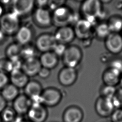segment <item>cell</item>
Returning a JSON list of instances; mask_svg holds the SVG:
<instances>
[{"label":"cell","instance_id":"12","mask_svg":"<svg viewBox=\"0 0 122 122\" xmlns=\"http://www.w3.org/2000/svg\"><path fill=\"white\" fill-rule=\"evenodd\" d=\"M13 11L19 17L25 16L32 10L35 1L33 0H16L12 1Z\"/></svg>","mask_w":122,"mask_h":122},{"label":"cell","instance_id":"18","mask_svg":"<svg viewBox=\"0 0 122 122\" xmlns=\"http://www.w3.org/2000/svg\"><path fill=\"white\" fill-rule=\"evenodd\" d=\"M83 118V112L76 106L68 107L64 112L62 116L64 122H81Z\"/></svg>","mask_w":122,"mask_h":122},{"label":"cell","instance_id":"39","mask_svg":"<svg viewBox=\"0 0 122 122\" xmlns=\"http://www.w3.org/2000/svg\"><path fill=\"white\" fill-rule=\"evenodd\" d=\"M49 1L48 0H37L35 1V3H36L38 8H45L46 6H48Z\"/></svg>","mask_w":122,"mask_h":122},{"label":"cell","instance_id":"14","mask_svg":"<svg viewBox=\"0 0 122 122\" xmlns=\"http://www.w3.org/2000/svg\"><path fill=\"white\" fill-rule=\"evenodd\" d=\"M92 24L87 20L80 19L75 24L73 29L75 35L83 40L89 38L91 33Z\"/></svg>","mask_w":122,"mask_h":122},{"label":"cell","instance_id":"35","mask_svg":"<svg viewBox=\"0 0 122 122\" xmlns=\"http://www.w3.org/2000/svg\"><path fill=\"white\" fill-rule=\"evenodd\" d=\"M9 78L4 73L0 72V90H2L8 84Z\"/></svg>","mask_w":122,"mask_h":122},{"label":"cell","instance_id":"3","mask_svg":"<svg viewBox=\"0 0 122 122\" xmlns=\"http://www.w3.org/2000/svg\"><path fill=\"white\" fill-rule=\"evenodd\" d=\"M73 14L68 8L61 6L54 10L52 16V22L59 27L69 26L73 23Z\"/></svg>","mask_w":122,"mask_h":122},{"label":"cell","instance_id":"6","mask_svg":"<svg viewBox=\"0 0 122 122\" xmlns=\"http://www.w3.org/2000/svg\"><path fill=\"white\" fill-rule=\"evenodd\" d=\"M61 94L57 89L49 88L43 91L40 97V102L45 106L53 107L61 101Z\"/></svg>","mask_w":122,"mask_h":122},{"label":"cell","instance_id":"42","mask_svg":"<svg viewBox=\"0 0 122 122\" xmlns=\"http://www.w3.org/2000/svg\"><path fill=\"white\" fill-rule=\"evenodd\" d=\"M20 122H31L29 121V120H22Z\"/></svg>","mask_w":122,"mask_h":122},{"label":"cell","instance_id":"40","mask_svg":"<svg viewBox=\"0 0 122 122\" xmlns=\"http://www.w3.org/2000/svg\"><path fill=\"white\" fill-rule=\"evenodd\" d=\"M5 36V35L4 34V33L0 29V42H1L4 40Z\"/></svg>","mask_w":122,"mask_h":122},{"label":"cell","instance_id":"10","mask_svg":"<svg viewBox=\"0 0 122 122\" xmlns=\"http://www.w3.org/2000/svg\"><path fill=\"white\" fill-rule=\"evenodd\" d=\"M31 104L32 102L26 95L21 94L13 101L12 108L18 115L22 116L27 114Z\"/></svg>","mask_w":122,"mask_h":122},{"label":"cell","instance_id":"28","mask_svg":"<svg viewBox=\"0 0 122 122\" xmlns=\"http://www.w3.org/2000/svg\"><path fill=\"white\" fill-rule=\"evenodd\" d=\"M95 33L97 36L100 38H106L111 33L107 23L99 24L95 29Z\"/></svg>","mask_w":122,"mask_h":122},{"label":"cell","instance_id":"34","mask_svg":"<svg viewBox=\"0 0 122 122\" xmlns=\"http://www.w3.org/2000/svg\"><path fill=\"white\" fill-rule=\"evenodd\" d=\"M63 1L62 0H51L49 1L48 6L53 11L58 8L63 6Z\"/></svg>","mask_w":122,"mask_h":122},{"label":"cell","instance_id":"7","mask_svg":"<svg viewBox=\"0 0 122 122\" xmlns=\"http://www.w3.org/2000/svg\"><path fill=\"white\" fill-rule=\"evenodd\" d=\"M29 120L31 122H44L48 116L45 106L40 102H34L27 112Z\"/></svg>","mask_w":122,"mask_h":122},{"label":"cell","instance_id":"29","mask_svg":"<svg viewBox=\"0 0 122 122\" xmlns=\"http://www.w3.org/2000/svg\"><path fill=\"white\" fill-rule=\"evenodd\" d=\"M112 99L115 109L122 108V88L117 90Z\"/></svg>","mask_w":122,"mask_h":122},{"label":"cell","instance_id":"20","mask_svg":"<svg viewBox=\"0 0 122 122\" xmlns=\"http://www.w3.org/2000/svg\"><path fill=\"white\" fill-rule=\"evenodd\" d=\"M121 73L118 70L112 67L105 71L102 75V80L105 85L115 86L120 82Z\"/></svg>","mask_w":122,"mask_h":122},{"label":"cell","instance_id":"23","mask_svg":"<svg viewBox=\"0 0 122 122\" xmlns=\"http://www.w3.org/2000/svg\"><path fill=\"white\" fill-rule=\"evenodd\" d=\"M19 90L13 84H8L1 91V95L6 102L13 101L19 96Z\"/></svg>","mask_w":122,"mask_h":122},{"label":"cell","instance_id":"22","mask_svg":"<svg viewBox=\"0 0 122 122\" xmlns=\"http://www.w3.org/2000/svg\"><path fill=\"white\" fill-rule=\"evenodd\" d=\"M10 73V80L11 84L18 89L24 88L29 81V77L21 70L13 71Z\"/></svg>","mask_w":122,"mask_h":122},{"label":"cell","instance_id":"43","mask_svg":"<svg viewBox=\"0 0 122 122\" xmlns=\"http://www.w3.org/2000/svg\"><path fill=\"white\" fill-rule=\"evenodd\" d=\"M120 82L121 83V84L122 86V77L121 78V79H120Z\"/></svg>","mask_w":122,"mask_h":122},{"label":"cell","instance_id":"26","mask_svg":"<svg viewBox=\"0 0 122 122\" xmlns=\"http://www.w3.org/2000/svg\"><path fill=\"white\" fill-rule=\"evenodd\" d=\"M111 33H118L122 30V19L119 17H112L107 23Z\"/></svg>","mask_w":122,"mask_h":122},{"label":"cell","instance_id":"38","mask_svg":"<svg viewBox=\"0 0 122 122\" xmlns=\"http://www.w3.org/2000/svg\"><path fill=\"white\" fill-rule=\"evenodd\" d=\"M7 107V102L2 97V96L0 95V113L5 109Z\"/></svg>","mask_w":122,"mask_h":122},{"label":"cell","instance_id":"13","mask_svg":"<svg viewBox=\"0 0 122 122\" xmlns=\"http://www.w3.org/2000/svg\"><path fill=\"white\" fill-rule=\"evenodd\" d=\"M75 36L73 29L69 26L59 27L54 35L57 43L65 45L71 42Z\"/></svg>","mask_w":122,"mask_h":122},{"label":"cell","instance_id":"41","mask_svg":"<svg viewBox=\"0 0 122 122\" xmlns=\"http://www.w3.org/2000/svg\"><path fill=\"white\" fill-rule=\"evenodd\" d=\"M3 9L2 6L0 4V17H1L3 15Z\"/></svg>","mask_w":122,"mask_h":122},{"label":"cell","instance_id":"36","mask_svg":"<svg viewBox=\"0 0 122 122\" xmlns=\"http://www.w3.org/2000/svg\"><path fill=\"white\" fill-rule=\"evenodd\" d=\"M38 75H39L41 78L45 79L48 77L50 75V70L42 67L40 69Z\"/></svg>","mask_w":122,"mask_h":122},{"label":"cell","instance_id":"27","mask_svg":"<svg viewBox=\"0 0 122 122\" xmlns=\"http://www.w3.org/2000/svg\"><path fill=\"white\" fill-rule=\"evenodd\" d=\"M35 54L36 51L34 48L30 45H28V44L22 46L20 54V58H23L24 61L36 57Z\"/></svg>","mask_w":122,"mask_h":122},{"label":"cell","instance_id":"19","mask_svg":"<svg viewBox=\"0 0 122 122\" xmlns=\"http://www.w3.org/2000/svg\"><path fill=\"white\" fill-rule=\"evenodd\" d=\"M15 35L17 43L21 46L28 45L33 37L31 29L26 26L20 27Z\"/></svg>","mask_w":122,"mask_h":122},{"label":"cell","instance_id":"5","mask_svg":"<svg viewBox=\"0 0 122 122\" xmlns=\"http://www.w3.org/2000/svg\"><path fill=\"white\" fill-rule=\"evenodd\" d=\"M115 109L112 99L101 96L95 103V110L98 115L102 117L111 116Z\"/></svg>","mask_w":122,"mask_h":122},{"label":"cell","instance_id":"8","mask_svg":"<svg viewBox=\"0 0 122 122\" xmlns=\"http://www.w3.org/2000/svg\"><path fill=\"white\" fill-rule=\"evenodd\" d=\"M57 42L54 35L44 33L40 35L36 41V48L43 52L51 51L53 50Z\"/></svg>","mask_w":122,"mask_h":122},{"label":"cell","instance_id":"33","mask_svg":"<svg viewBox=\"0 0 122 122\" xmlns=\"http://www.w3.org/2000/svg\"><path fill=\"white\" fill-rule=\"evenodd\" d=\"M66 48L67 47L66 46V45L57 42L52 50V51H53L58 57L62 56Z\"/></svg>","mask_w":122,"mask_h":122},{"label":"cell","instance_id":"11","mask_svg":"<svg viewBox=\"0 0 122 122\" xmlns=\"http://www.w3.org/2000/svg\"><path fill=\"white\" fill-rule=\"evenodd\" d=\"M106 49L113 54H118L122 51V35L119 33H111L105 39Z\"/></svg>","mask_w":122,"mask_h":122},{"label":"cell","instance_id":"1","mask_svg":"<svg viewBox=\"0 0 122 122\" xmlns=\"http://www.w3.org/2000/svg\"><path fill=\"white\" fill-rule=\"evenodd\" d=\"M20 28L19 17L13 12L3 15L0 19V29L6 35L15 34Z\"/></svg>","mask_w":122,"mask_h":122},{"label":"cell","instance_id":"25","mask_svg":"<svg viewBox=\"0 0 122 122\" xmlns=\"http://www.w3.org/2000/svg\"><path fill=\"white\" fill-rule=\"evenodd\" d=\"M17 114L12 108L6 107L0 113V118L3 122H13Z\"/></svg>","mask_w":122,"mask_h":122},{"label":"cell","instance_id":"15","mask_svg":"<svg viewBox=\"0 0 122 122\" xmlns=\"http://www.w3.org/2000/svg\"><path fill=\"white\" fill-rule=\"evenodd\" d=\"M77 76V71L75 68L65 67L59 72L58 80L62 85L69 86L75 82Z\"/></svg>","mask_w":122,"mask_h":122},{"label":"cell","instance_id":"44","mask_svg":"<svg viewBox=\"0 0 122 122\" xmlns=\"http://www.w3.org/2000/svg\"><path fill=\"white\" fill-rule=\"evenodd\" d=\"M1 122V118H0V122Z\"/></svg>","mask_w":122,"mask_h":122},{"label":"cell","instance_id":"30","mask_svg":"<svg viewBox=\"0 0 122 122\" xmlns=\"http://www.w3.org/2000/svg\"><path fill=\"white\" fill-rule=\"evenodd\" d=\"M117 89L115 86L105 85L102 89L101 92L102 96L112 98L116 93Z\"/></svg>","mask_w":122,"mask_h":122},{"label":"cell","instance_id":"2","mask_svg":"<svg viewBox=\"0 0 122 122\" xmlns=\"http://www.w3.org/2000/svg\"><path fill=\"white\" fill-rule=\"evenodd\" d=\"M102 2L98 0H87L83 2L81 6L82 14L85 19L93 24L95 19L102 14Z\"/></svg>","mask_w":122,"mask_h":122},{"label":"cell","instance_id":"9","mask_svg":"<svg viewBox=\"0 0 122 122\" xmlns=\"http://www.w3.org/2000/svg\"><path fill=\"white\" fill-rule=\"evenodd\" d=\"M24 92L25 95L31 100L32 103L40 102L42 90L39 82L35 81H29L24 87Z\"/></svg>","mask_w":122,"mask_h":122},{"label":"cell","instance_id":"17","mask_svg":"<svg viewBox=\"0 0 122 122\" xmlns=\"http://www.w3.org/2000/svg\"><path fill=\"white\" fill-rule=\"evenodd\" d=\"M42 67L39 59L36 57L25 60L22 62L21 71L28 77L37 75Z\"/></svg>","mask_w":122,"mask_h":122},{"label":"cell","instance_id":"24","mask_svg":"<svg viewBox=\"0 0 122 122\" xmlns=\"http://www.w3.org/2000/svg\"><path fill=\"white\" fill-rule=\"evenodd\" d=\"M22 46L17 43L10 45L6 50V55L9 60H12L20 58Z\"/></svg>","mask_w":122,"mask_h":122},{"label":"cell","instance_id":"31","mask_svg":"<svg viewBox=\"0 0 122 122\" xmlns=\"http://www.w3.org/2000/svg\"><path fill=\"white\" fill-rule=\"evenodd\" d=\"M0 72L6 74L11 72V66L10 60L1 59L0 60Z\"/></svg>","mask_w":122,"mask_h":122},{"label":"cell","instance_id":"21","mask_svg":"<svg viewBox=\"0 0 122 122\" xmlns=\"http://www.w3.org/2000/svg\"><path fill=\"white\" fill-rule=\"evenodd\" d=\"M58 57L52 51L43 52L39 60L42 67L49 70L54 68L58 64Z\"/></svg>","mask_w":122,"mask_h":122},{"label":"cell","instance_id":"37","mask_svg":"<svg viewBox=\"0 0 122 122\" xmlns=\"http://www.w3.org/2000/svg\"><path fill=\"white\" fill-rule=\"evenodd\" d=\"M111 67L118 70L121 72L122 71V62L120 61H116L112 63Z\"/></svg>","mask_w":122,"mask_h":122},{"label":"cell","instance_id":"16","mask_svg":"<svg viewBox=\"0 0 122 122\" xmlns=\"http://www.w3.org/2000/svg\"><path fill=\"white\" fill-rule=\"evenodd\" d=\"M33 18L36 23L40 27H47L52 23L51 14L45 8H38L34 13Z\"/></svg>","mask_w":122,"mask_h":122},{"label":"cell","instance_id":"4","mask_svg":"<svg viewBox=\"0 0 122 122\" xmlns=\"http://www.w3.org/2000/svg\"><path fill=\"white\" fill-rule=\"evenodd\" d=\"M82 56L80 48L75 45H71L67 47L62 57L66 67L75 68L80 62Z\"/></svg>","mask_w":122,"mask_h":122},{"label":"cell","instance_id":"32","mask_svg":"<svg viewBox=\"0 0 122 122\" xmlns=\"http://www.w3.org/2000/svg\"><path fill=\"white\" fill-rule=\"evenodd\" d=\"M110 117L112 122H122V108L115 109Z\"/></svg>","mask_w":122,"mask_h":122}]
</instances>
